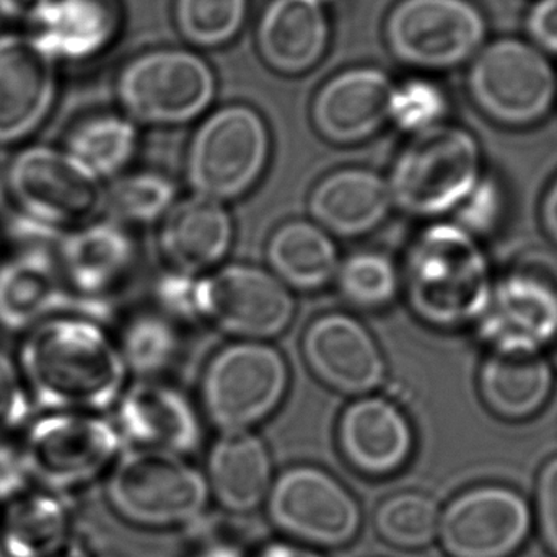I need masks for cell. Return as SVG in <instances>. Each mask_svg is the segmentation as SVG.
I'll use <instances>...</instances> for the list:
<instances>
[{
    "label": "cell",
    "instance_id": "1",
    "mask_svg": "<svg viewBox=\"0 0 557 557\" xmlns=\"http://www.w3.org/2000/svg\"><path fill=\"white\" fill-rule=\"evenodd\" d=\"M20 366L36 401L59 412L108 408L126 379L121 350L98 324L82 318H51L33 327Z\"/></svg>",
    "mask_w": 557,
    "mask_h": 557
},
{
    "label": "cell",
    "instance_id": "2",
    "mask_svg": "<svg viewBox=\"0 0 557 557\" xmlns=\"http://www.w3.org/2000/svg\"><path fill=\"white\" fill-rule=\"evenodd\" d=\"M493 287L483 247L458 224L431 225L409 248V305L432 326L457 330L476 324L490 304Z\"/></svg>",
    "mask_w": 557,
    "mask_h": 557
},
{
    "label": "cell",
    "instance_id": "3",
    "mask_svg": "<svg viewBox=\"0 0 557 557\" xmlns=\"http://www.w3.org/2000/svg\"><path fill=\"white\" fill-rule=\"evenodd\" d=\"M483 176V152L474 134L441 123L408 140L388 188L401 211L435 218L460 208Z\"/></svg>",
    "mask_w": 557,
    "mask_h": 557
},
{
    "label": "cell",
    "instance_id": "4",
    "mask_svg": "<svg viewBox=\"0 0 557 557\" xmlns=\"http://www.w3.org/2000/svg\"><path fill=\"white\" fill-rule=\"evenodd\" d=\"M467 88L484 116L506 127L542 123L555 107L557 74L548 54L532 41L486 42L470 61Z\"/></svg>",
    "mask_w": 557,
    "mask_h": 557
},
{
    "label": "cell",
    "instance_id": "5",
    "mask_svg": "<svg viewBox=\"0 0 557 557\" xmlns=\"http://www.w3.org/2000/svg\"><path fill=\"white\" fill-rule=\"evenodd\" d=\"M267 121L247 104L214 111L189 144L186 173L198 196L234 199L253 188L270 159Z\"/></svg>",
    "mask_w": 557,
    "mask_h": 557
},
{
    "label": "cell",
    "instance_id": "6",
    "mask_svg": "<svg viewBox=\"0 0 557 557\" xmlns=\"http://www.w3.org/2000/svg\"><path fill=\"white\" fill-rule=\"evenodd\" d=\"M7 186L23 214L46 227H85L107 206L100 176L67 150L52 147H28L16 153Z\"/></svg>",
    "mask_w": 557,
    "mask_h": 557
},
{
    "label": "cell",
    "instance_id": "7",
    "mask_svg": "<svg viewBox=\"0 0 557 557\" xmlns=\"http://www.w3.org/2000/svg\"><path fill=\"white\" fill-rule=\"evenodd\" d=\"M211 65L188 49L144 52L117 78V98L140 123L175 126L201 116L214 100Z\"/></svg>",
    "mask_w": 557,
    "mask_h": 557
},
{
    "label": "cell",
    "instance_id": "8",
    "mask_svg": "<svg viewBox=\"0 0 557 557\" xmlns=\"http://www.w3.org/2000/svg\"><path fill=\"white\" fill-rule=\"evenodd\" d=\"M487 23L471 0H399L385 22V39L403 64L447 71L467 64L486 45Z\"/></svg>",
    "mask_w": 557,
    "mask_h": 557
},
{
    "label": "cell",
    "instance_id": "9",
    "mask_svg": "<svg viewBox=\"0 0 557 557\" xmlns=\"http://www.w3.org/2000/svg\"><path fill=\"white\" fill-rule=\"evenodd\" d=\"M108 497L131 522L172 527L205 510L209 487L202 474L180 455L140 448L117 461L108 483Z\"/></svg>",
    "mask_w": 557,
    "mask_h": 557
},
{
    "label": "cell",
    "instance_id": "10",
    "mask_svg": "<svg viewBox=\"0 0 557 557\" xmlns=\"http://www.w3.org/2000/svg\"><path fill=\"white\" fill-rule=\"evenodd\" d=\"M288 386L284 357L268 344L247 341L222 349L206 369L202 403L225 432L247 431L281 405Z\"/></svg>",
    "mask_w": 557,
    "mask_h": 557
},
{
    "label": "cell",
    "instance_id": "11",
    "mask_svg": "<svg viewBox=\"0 0 557 557\" xmlns=\"http://www.w3.org/2000/svg\"><path fill=\"white\" fill-rule=\"evenodd\" d=\"M121 438L103 419L55 412L32 425L22 450L28 478L51 491L91 480L116 457Z\"/></svg>",
    "mask_w": 557,
    "mask_h": 557
},
{
    "label": "cell",
    "instance_id": "12",
    "mask_svg": "<svg viewBox=\"0 0 557 557\" xmlns=\"http://www.w3.org/2000/svg\"><path fill=\"white\" fill-rule=\"evenodd\" d=\"M294 311L284 282L261 268L231 264L195 278L193 285L191 313L235 336H277L290 324Z\"/></svg>",
    "mask_w": 557,
    "mask_h": 557
},
{
    "label": "cell",
    "instance_id": "13",
    "mask_svg": "<svg viewBox=\"0 0 557 557\" xmlns=\"http://www.w3.org/2000/svg\"><path fill=\"white\" fill-rule=\"evenodd\" d=\"M532 530V510L517 491L480 486L455 497L438 520L437 536L450 557H512Z\"/></svg>",
    "mask_w": 557,
    "mask_h": 557
},
{
    "label": "cell",
    "instance_id": "14",
    "mask_svg": "<svg viewBox=\"0 0 557 557\" xmlns=\"http://www.w3.org/2000/svg\"><path fill=\"white\" fill-rule=\"evenodd\" d=\"M270 516L278 529L311 545H346L360 527L352 494L311 467L292 468L278 478L271 487Z\"/></svg>",
    "mask_w": 557,
    "mask_h": 557
},
{
    "label": "cell",
    "instance_id": "15",
    "mask_svg": "<svg viewBox=\"0 0 557 557\" xmlns=\"http://www.w3.org/2000/svg\"><path fill=\"white\" fill-rule=\"evenodd\" d=\"M490 350L542 352L557 336V284L533 270L494 282L486 310L476 321Z\"/></svg>",
    "mask_w": 557,
    "mask_h": 557
},
{
    "label": "cell",
    "instance_id": "16",
    "mask_svg": "<svg viewBox=\"0 0 557 557\" xmlns=\"http://www.w3.org/2000/svg\"><path fill=\"white\" fill-rule=\"evenodd\" d=\"M55 95L54 54L41 38H0V144L38 129Z\"/></svg>",
    "mask_w": 557,
    "mask_h": 557
},
{
    "label": "cell",
    "instance_id": "17",
    "mask_svg": "<svg viewBox=\"0 0 557 557\" xmlns=\"http://www.w3.org/2000/svg\"><path fill=\"white\" fill-rule=\"evenodd\" d=\"M304 354L321 382L347 395H366L385 380L379 344L363 324L347 314L317 318L305 333Z\"/></svg>",
    "mask_w": 557,
    "mask_h": 557
},
{
    "label": "cell",
    "instance_id": "18",
    "mask_svg": "<svg viewBox=\"0 0 557 557\" xmlns=\"http://www.w3.org/2000/svg\"><path fill=\"white\" fill-rule=\"evenodd\" d=\"M396 85L375 67H354L331 77L311 104V120L324 139L356 144L372 137L392 114Z\"/></svg>",
    "mask_w": 557,
    "mask_h": 557
},
{
    "label": "cell",
    "instance_id": "19",
    "mask_svg": "<svg viewBox=\"0 0 557 557\" xmlns=\"http://www.w3.org/2000/svg\"><path fill=\"white\" fill-rule=\"evenodd\" d=\"M323 0H271L257 28L263 61L284 75H301L320 64L330 46Z\"/></svg>",
    "mask_w": 557,
    "mask_h": 557
},
{
    "label": "cell",
    "instance_id": "20",
    "mask_svg": "<svg viewBox=\"0 0 557 557\" xmlns=\"http://www.w3.org/2000/svg\"><path fill=\"white\" fill-rule=\"evenodd\" d=\"M411 424L395 403L357 399L341 416L339 445L344 457L362 473L383 476L399 470L412 451Z\"/></svg>",
    "mask_w": 557,
    "mask_h": 557
},
{
    "label": "cell",
    "instance_id": "21",
    "mask_svg": "<svg viewBox=\"0 0 557 557\" xmlns=\"http://www.w3.org/2000/svg\"><path fill=\"white\" fill-rule=\"evenodd\" d=\"M124 434L147 450L182 455L195 450L201 438L198 416L188 399L172 386L140 382L121 399Z\"/></svg>",
    "mask_w": 557,
    "mask_h": 557
},
{
    "label": "cell",
    "instance_id": "22",
    "mask_svg": "<svg viewBox=\"0 0 557 557\" xmlns=\"http://www.w3.org/2000/svg\"><path fill=\"white\" fill-rule=\"evenodd\" d=\"M553 363L543 352L490 350L478 373L481 399L507 421L533 418L552 398Z\"/></svg>",
    "mask_w": 557,
    "mask_h": 557
},
{
    "label": "cell",
    "instance_id": "23",
    "mask_svg": "<svg viewBox=\"0 0 557 557\" xmlns=\"http://www.w3.org/2000/svg\"><path fill=\"white\" fill-rule=\"evenodd\" d=\"M58 261L41 250L23 251L0 267V327L18 333L51 320L67 305Z\"/></svg>",
    "mask_w": 557,
    "mask_h": 557
},
{
    "label": "cell",
    "instance_id": "24",
    "mask_svg": "<svg viewBox=\"0 0 557 557\" xmlns=\"http://www.w3.org/2000/svg\"><path fill=\"white\" fill-rule=\"evenodd\" d=\"M388 183L372 170L343 169L324 176L310 195L314 221L343 237H357L382 224L392 208Z\"/></svg>",
    "mask_w": 557,
    "mask_h": 557
},
{
    "label": "cell",
    "instance_id": "25",
    "mask_svg": "<svg viewBox=\"0 0 557 557\" xmlns=\"http://www.w3.org/2000/svg\"><path fill=\"white\" fill-rule=\"evenodd\" d=\"M232 235L234 225L224 206L214 199L195 196L166 212L160 247L173 267L193 276L225 257Z\"/></svg>",
    "mask_w": 557,
    "mask_h": 557
},
{
    "label": "cell",
    "instance_id": "26",
    "mask_svg": "<svg viewBox=\"0 0 557 557\" xmlns=\"http://www.w3.org/2000/svg\"><path fill=\"white\" fill-rule=\"evenodd\" d=\"M133 258V242L120 225L91 222L64 237L55 261L67 288L91 298L126 276Z\"/></svg>",
    "mask_w": 557,
    "mask_h": 557
},
{
    "label": "cell",
    "instance_id": "27",
    "mask_svg": "<svg viewBox=\"0 0 557 557\" xmlns=\"http://www.w3.org/2000/svg\"><path fill=\"white\" fill-rule=\"evenodd\" d=\"M270 451L248 431L225 432L209 455V481L219 503L234 512L257 509L271 493Z\"/></svg>",
    "mask_w": 557,
    "mask_h": 557
},
{
    "label": "cell",
    "instance_id": "28",
    "mask_svg": "<svg viewBox=\"0 0 557 557\" xmlns=\"http://www.w3.org/2000/svg\"><path fill=\"white\" fill-rule=\"evenodd\" d=\"M67 530V510L52 491H23L9 500L0 519V549L9 557H52L64 545Z\"/></svg>",
    "mask_w": 557,
    "mask_h": 557
},
{
    "label": "cell",
    "instance_id": "29",
    "mask_svg": "<svg viewBox=\"0 0 557 557\" xmlns=\"http://www.w3.org/2000/svg\"><path fill=\"white\" fill-rule=\"evenodd\" d=\"M268 258L277 277L304 290L323 287L337 271V251L320 225L292 221L281 225L270 244Z\"/></svg>",
    "mask_w": 557,
    "mask_h": 557
},
{
    "label": "cell",
    "instance_id": "30",
    "mask_svg": "<svg viewBox=\"0 0 557 557\" xmlns=\"http://www.w3.org/2000/svg\"><path fill=\"white\" fill-rule=\"evenodd\" d=\"M41 25L39 38L52 54L90 58L116 33V7L110 0H52Z\"/></svg>",
    "mask_w": 557,
    "mask_h": 557
},
{
    "label": "cell",
    "instance_id": "31",
    "mask_svg": "<svg viewBox=\"0 0 557 557\" xmlns=\"http://www.w3.org/2000/svg\"><path fill=\"white\" fill-rule=\"evenodd\" d=\"M67 147V152L95 175L100 178L113 176L133 159L137 129L133 121L116 114L91 117L72 131Z\"/></svg>",
    "mask_w": 557,
    "mask_h": 557
},
{
    "label": "cell",
    "instance_id": "32",
    "mask_svg": "<svg viewBox=\"0 0 557 557\" xmlns=\"http://www.w3.org/2000/svg\"><path fill=\"white\" fill-rule=\"evenodd\" d=\"M441 510L437 503L421 493L389 497L376 510L375 527L389 545L418 549L437 539Z\"/></svg>",
    "mask_w": 557,
    "mask_h": 557
},
{
    "label": "cell",
    "instance_id": "33",
    "mask_svg": "<svg viewBox=\"0 0 557 557\" xmlns=\"http://www.w3.org/2000/svg\"><path fill=\"white\" fill-rule=\"evenodd\" d=\"M248 0H176L175 20L186 41L201 48L227 45L240 33Z\"/></svg>",
    "mask_w": 557,
    "mask_h": 557
},
{
    "label": "cell",
    "instance_id": "34",
    "mask_svg": "<svg viewBox=\"0 0 557 557\" xmlns=\"http://www.w3.org/2000/svg\"><path fill=\"white\" fill-rule=\"evenodd\" d=\"M337 281L344 298L362 308L385 307L395 298L399 285L392 261L379 253L347 258Z\"/></svg>",
    "mask_w": 557,
    "mask_h": 557
},
{
    "label": "cell",
    "instance_id": "35",
    "mask_svg": "<svg viewBox=\"0 0 557 557\" xmlns=\"http://www.w3.org/2000/svg\"><path fill=\"white\" fill-rule=\"evenodd\" d=\"M175 186L159 173H136L121 180L111 189V209L117 218L136 224H150L172 209Z\"/></svg>",
    "mask_w": 557,
    "mask_h": 557
},
{
    "label": "cell",
    "instance_id": "36",
    "mask_svg": "<svg viewBox=\"0 0 557 557\" xmlns=\"http://www.w3.org/2000/svg\"><path fill=\"white\" fill-rule=\"evenodd\" d=\"M447 98L444 91L424 78L396 85L389 120L408 133H421L444 123Z\"/></svg>",
    "mask_w": 557,
    "mask_h": 557
},
{
    "label": "cell",
    "instance_id": "37",
    "mask_svg": "<svg viewBox=\"0 0 557 557\" xmlns=\"http://www.w3.org/2000/svg\"><path fill=\"white\" fill-rule=\"evenodd\" d=\"M175 334L157 318H140L124 334L123 359L139 372H156L172 360Z\"/></svg>",
    "mask_w": 557,
    "mask_h": 557
},
{
    "label": "cell",
    "instance_id": "38",
    "mask_svg": "<svg viewBox=\"0 0 557 557\" xmlns=\"http://www.w3.org/2000/svg\"><path fill=\"white\" fill-rule=\"evenodd\" d=\"M504 212L503 191L493 180L484 178L478 183L467 201L458 208V225L471 235H486L496 231Z\"/></svg>",
    "mask_w": 557,
    "mask_h": 557
},
{
    "label": "cell",
    "instance_id": "39",
    "mask_svg": "<svg viewBox=\"0 0 557 557\" xmlns=\"http://www.w3.org/2000/svg\"><path fill=\"white\" fill-rule=\"evenodd\" d=\"M29 416V399L23 376L9 354L0 350V434L15 431Z\"/></svg>",
    "mask_w": 557,
    "mask_h": 557
},
{
    "label": "cell",
    "instance_id": "40",
    "mask_svg": "<svg viewBox=\"0 0 557 557\" xmlns=\"http://www.w3.org/2000/svg\"><path fill=\"white\" fill-rule=\"evenodd\" d=\"M540 532L549 552L557 556V457L546 461L536 481Z\"/></svg>",
    "mask_w": 557,
    "mask_h": 557
},
{
    "label": "cell",
    "instance_id": "41",
    "mask_svg": "<svg viewBox=\"0 0 557 557\" xmlns=\"http://www.w3.org/2000/svg\"><path fill=\"white\" fill-rule=\"evenodd\" d=\"M530 41L545 54L557 55V0H539L525 20Z\"/></svg>",
    "mask_w": 557,
    "mask_h": 557
},
{
    "label": "cell",
    "instance_id": "42",
    "mask_svg": "<svg viewBox=\"0 0 557 557\" xmlns=\"http://www.w3.org/2000/svg\"><path fill=\"white\" fill-rule=\"evenodd\" d=\"M26 474L22 455L0 444V500H10L25 491Z\"/></svg>",
    "mask_w": 557,
    "mask_h": 557
},
{
    "label": "cell",
    "instance_id": "43",
    "mask_svg": "<svg viewBox=\"0 0 557 557\" xmlns=\"http://www.w3.org/2000/svg\"><path fill=\"white\" fill-rule=\"evenodd\" d=\"M52 0H0V15L15 22L41 23Z\"/></svg>",
    "mask_w": 557,
    "mask_h": 557
},
{
    "label": "cell",
    "instance_id": "44",
    "mask_svg": "<svg viewBox=\"0 0 557 557\" xmlns=\"http://www.w3.org/2000/svg\"><path fill=\"white\" fill-rule=\"evenodd\" d=\"M542 222L546 234L557 245V178L549 186L542 202Z\"/></svg>",
    "mask_w": 557,
    "mask_h": 557
},
{
    "label": "cell",
    "instance_id": "45",
    "mask_svg": "<svg viewBox=\"0 0 557 557\" xmlns=\"http://www.w3.org/2000/svg\"><path fill=\"white\" fill-rule=\"evenodd\" d=\"M260 557H323L307 548L294 545H271L261 553Z\"/></svg>",
    "mask_w": 557,
    "mask_h": 557
},
{
    "label": "cell",
    "instance_id": "46",
    "mask_svg": "<svg viewBox=\"0 0 557 557\" xmlns=\"http://www.w3.org/2000/svg\"><path fill=\"white\" fill-rule=\"evenodd\" d=\"M552 349H553V366H555L557 369V336H556V339L553 341Z\"/></svg>",
    "mask_w": 557,
    "mask_h": 557
},
{
    "label": "cell",
    "instance_id": "47",
    "mask_svg": "<svg viewBox=\"0 0 557 557\" xmlns=\"http://www.w3.org/2000/svg\"><path fill=\"white\" fill-rule=\"evenodd\" d=\"M323 2H324V3H330V2H331V0H323Z\"/></svg>",
    "mask_w": 557,
    "mask_h": 557
},
{
    "label": "cell",
    "instance_id": "48",
    "mask_svg": "<svg viewBox=\"0 0 557 557\" xmlns=\"http://www.w3.org/2000/svg\"><path fill=\"white\" fill-rule=\"evenodd\" d=\"M0 555H2V549H0Z\"/></svg>",
    "mask_w": 557,
    "mask_h": 557
}]
</instances>
